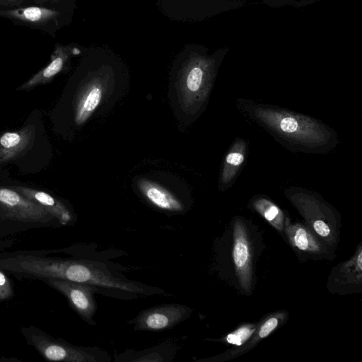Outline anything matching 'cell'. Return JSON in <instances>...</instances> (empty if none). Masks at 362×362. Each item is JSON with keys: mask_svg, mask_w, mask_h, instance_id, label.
<instances>
[{"mask_svg": "<svg viewBox=\"0 0 362 362\" xmlns=\"http://www.w3.org/2000/svg\"><path fill=\"white\" fill-rule=\"evenodd\" d=\"M236 105L245 118L291 151L324 153L339 142L332 128L308 115L245 98H238Z\"/></svg>", "mask_w": 362, "mask_h": 362, "instance_id": "6da1fadb", "label": "cell"}, {"mask_svg": "<svg viewBox=\"0 0 362 362\" xmlns=\"http://www.w3.org/2000/svg\"><path fill=\"white\" fill-rule=\"evenodd\" d=\"M228 52L223 47L211 55L193 52L183 64L177 81L182 109L189 114L199 112L207 100L219 66Z\"/></svg>", "mask_w": 362, "mask_h": 362, "instance_id": "7a4b0ae2", "label": "cell"}, {"mask_svg": "<svg viewBox=\"0 0 362 362\" xmlns=\"http://www.w3.org/2000/svg\"><path fill=\"white\" fill-rule=\"evenodd\" d=\"M28 340L47 361L65 362H98L104 361L98 351L70 344L56 339L36 329L24 332Z\"/></svg>", "mask_w": 362, "mask_h": 362, "instance_id": "3957f363", "label": "cell"}, {"mask_svg": "<svg viewBox=\"0 0 362 362\" xmlns=\"http://www.w3.org/2000/svg\"><path fill=\"white\" fill-rule=\"evenodd\" d=\"M44 282L62 293L71 306L87 323L95 325L93 317L96 312L95 294L98 288L94 286L61 279H42Z\"/></svg>", "mask_w": 362, "mask_h": 362, "instance_id": "277c9868", "label": "cell"}, {"mask_svg": "<svg viewBox=\"0 0 362 362\" xmlns=\"http://www.w3.org/2000/svg\"><path fill=\"white\" fill-rule=\"evenodd\" d=\"M191 310L187 305L170 303L141 311L133 320L134 330L158 332L171 329L185 320Z\"/></svg>", "mask_w": 362, "mask_h": 362, "instance_id": "5b68a950", "label": "cell"}, {"mask_svg": "<svg viewBox=\"0 0 362 362\" xmlns=\"http://www.w3.org/2000/svg\"><path fill=\"white\" fill-rule=\"evenodd\" d=\"M0 208L6 217L18 221L47 223L54 218L44 208L14 189L0 187Z\"/></svg>", "mask_w": 362, "mask_h": 362, "instance_id": "8992f818", "label": "cell"}, {"mask_svg": "<svg viewBox=\"0 0 362 362\" xmlns=\"http://www.w3.org/2000/svg\"><path fill=\"white\" fill-rule=\"evenodd\" d=\"M110 78L109 72H97L80 88L74 105L76 124H83L99 105L108 89Z\"/></svg>", "mask_w": 362, "mask_h": 362, "instance_id": "52a82bcc", "label": "cell"}, {"mask_svg": "<svg viewBox=\"0 0 362 362\" xmlns=\"http://www.w3.org/2000/svg\"><path fill=\"white\" fill-rule=\"evenodd\" d=\"M36 134L35 127L28 124L14 132H6L0 136V164L18 158L33 146Z\"/></svg>", "mask_w": 362, "mask_h": 362, "instance_id": "ba28073f", "label": "cell"}, {"mask_svg": "<svg viewBox=\"0 0 362 362\" xmlns=\"http://www.w3.org/2000/svg\"><path fill=\"white\" fill-rule=\"evenodd\" d=\"M248 144L245 139L236 138L226 153L220 173L218 186L221 191L232 187L246 161Z\"/></svg>", "mask_w": 362, "mask_h": 362, "instance_id": "9c48e42d", "label": "cell"}, {"mask_svg": "<svg viewBox=\"0 0 362 362\" xmlns=\"http://www.w3.org/2000/svg\"><path fill=\"white\" fill-rule=\"evenodd\" d=\"M73 49L69 46L56 45L49 63L21 85L18 90H30L37 86L50 82L64 67Z\"/></svg>", "mask_w": 362, "mask_h": 362, "instance_id": "30bf717a", "label": "cell"}, {"mask_svg": "<svg viewBox=\"0 0 362 362\" xmlns=\"http://www.w3.org/2000/svg\"><path fill=\"white\" fill-rule=\"evenodd\" d=\"M16 191L44 208L62 225H67L72 220V216L67 207L59 199L49 194L27 187H16Z\"/></svg>", "mask_w": 362, "mask_h": 362, "instance_id": "8fae6325", "label": "cell"}, {"mask_svg": "<svg viewBox=\"0 0 362 362\" xmlns=\"http://www.w3.org/2000/svg\"><path fill=\"white\" fill-rule=\"evenodd\" d=\"M138 187L146 199L156 207L175 212L183 210V206L180 200L158 184L142 179L138 182Z\"/></svg>", "mask_w": 362, "mask_h": 362, "instance_id": "7c38bea8", "label": "cell"}, {"mask_svg": "<svg viewBox=\"0 0 362 362\" xmlns=\"http://www.w3.org/2000/svg\"><path fill=\"white\" fill-rule=\"evenodd\" d=\"M0 16L33 25L43 26L55 20L59 13L53 9L41 6H28L1 10Z\"/></svg>", "mask_w": 362, "mask_h": 362, "instance_id": "4fadbf2b", "label": "cell"}, {"mask_svg": "<svg viewBox=\"0 0 362 362\" xmlns=\"http://www.w3.org/2000/svg\"><path fill=\"white\" fill-rule=\"evenodd\" d=\"M255 208L271 223L280 228L284 214L280 209L264 197H257L254 202Z\"/></svg>", "mask_w": 362, "mask_h": 362, "instance_id": "5bb4252c", "label": "cell"}, {"mask_svg": "<svg viewBox=\"0 0 362 362\" xmlns=\"http://www.w3.org/2000/svg\"><path fill=\"white\" fill-rule=\"evenodd\" d=\"M233 258L236 267L244 269L248 263V245L243 234L237 233L233 249Z\"/></svg>", "mask_w": 362, "mask_h": 362, "instance_id": "9a60e30c", "label": "cell"}, {"mask_svg": "<svg viewBox=\"0 0 362 362\" xmlns=\"http://www.w3.org/2000/svg\"><path fill=\"white\" fill-rule=\"evenodd\" d=\"M320 0H262V2L272 8L289 6L293 8H303Z\"/></svg>", "mask_w": 362, "mask_h": 362, "instance_id": "2e32d148", "label": "cell"}, {"mask_svg": "<svg viewBox=\"0 0 362 362\" xmlns=\"http://www.w3.org/2000/svg\"><path fill=\"white\" fill-rule=\"evenodd\" d=\"M212 4L214 11L227 12L238 9L245 5L244 0H206Z\"/></svg>", "mask_w": 362, "mask_h": 362, "instance_id": "e0dca14e", "label": "cell"}, {"mask_svg": "<svg viewBox=\"0 0 362 362\" xmlns=\"http://www.w3.org/2000/svg\"><path fill=\"white\" fill-rule=\"evenodd\" d=\"M254 330V329L249 327H241L229 334L226 337V341L229 344L240 346L251 336Z\"/></svg>", "mask_w": 362, "mask_h": 362, "instance_id": "ac0fdd59", "label": "cell"}, {"mask_svg": "<svg viewBox=\"0 0 362 362\" xmlns=\"http://www.w3.org/2000/svg\"><path fill=\"white\" fill-rule=\"evenodd\" d=\"M293 239L296 246L300 250H306L315 246L310 235L303 228L299 227L297 228Z\"/></svg>", "mask_w": 362, "mask_h": 362, "instance_id": "d6986e66", "label": "cell"}, {"mask_svg": "<svg viewBox=\"0 0 362 362\" xmlns=\"http://www.w3.org/2000/svg\"><path fill=\"white\" fill-rule=\"evenodd\" d=\"M13 295V290L10 280L0 270V300H6Z\"/></svg>", "mask_w": 362, "mask_h": 362, "instance_id": "ffe728a7", "label": "cell"}, {"mask_svg": "<svg viewBox=\"0 0 362 362\" xmlns=\"http://www.w3.org/2000/svg\"><path fill=\"white\" fill-rule=\"evenodd\" d=\"M278 325V320L275 317L269 318L261 327L259 336L261 338L267 337Z\"/></svg>", "mask_w": 362, "mask_h": 362, "instance_id": "44dd1931", "label": "cell"}, {"mask_svg": "<svg viewBox=\"0 0 362 362\" xmlns=\"http://www.w3.org/2000/svg\"><path fill=\"white\" fill-rule=\"evenodd\" d=\"M313 228L315 232L322 237H326L329 234V226L321 220H317L313 223Z\"/></svg>", "mask_w": 362, "mask_h": 362, "instance_id": "7402d4cb", "label": "cell"}, {"mask_svg": "<svg viewBox=\"0 0 362 362\" xmlns=\"http://www.w3.org/2000/svg\"><path fill=\"white\" fill-rule=\"evenodd\" d=\"M25 0H0V6H15L21 5Z\"/></svg>", "mask_w": 362, "mask_h": 362, "instance_id": "603a6c76", "label": "cell"}, {"mask_svg": "<svg viewBox=\"0 0 362 362\" xmlns=\"http://www.w3.org/2000/svg\"><path fill=\"white\" fill-rule=\"evenodd\" d=\"M357 264H358V268L360 269H361V268H362V253L361 252H360L358 256Z\"/></svg>", "mask_w": 362, "mask_h": 362, "instance_id": "cb8c5ba5", "label": "cell"}, {"mask_svg": "<svg viewBox=\"0 0 362 362\" xmlns=\"http://www.w3.org/2000/svg\"><path fill=\"white\" fill-rule=\"evenodd\" d=\"M49 1V0H36V1H37V3H40V4H42V3H45V2H47V1Z\"/></svg>", "mask_w": 362, "mask_h": 362, "instance_id": "d4e9b609", "label": "cell"}]
</instances>
